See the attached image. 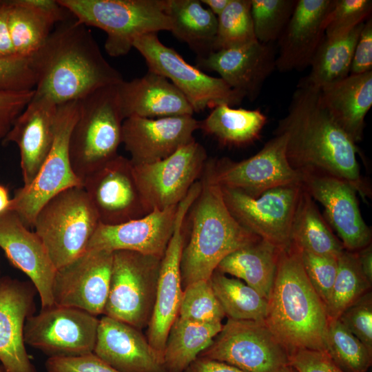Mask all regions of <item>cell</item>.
Returning a JSON list of instances; mask_svg holds the SVG:
<instances>
[{"mask_svg": "<svg viewBox=\"0 0 372 372\" xmlns=\"http://www.w3.org/2000/svg\"><path fill=\"white\" fill-rule=\"evenodd\" d=\"M275 134L286 136L287 158L295 170L338 178L364 199L371 195L360 173L356 144L323 104L320 89L300 81Z\"/></svg>", "mask_w": 372, "mask_h": 372, "instance_id": "obj_1", "label": "cell"}, {"mask_svg": "<svg viewBox=\"0 0 372 372\" xmlns=\"http://www.w3.org/2000/svg\"><path fill=\"white\" fill-rule=\"evenodd\" d=\"M29 60L36 78L34 93L57 105L79 101L123 81L104 58L92 32L74 17L58 23Z\"/></svg>", "mask_w": 372, "mask_h": 372, "instance_id": "obj_2", "label": "cell"}, {"mask_svg": "<svg viewBox=\"0 0 372 372\" xmlns=\"http://www.w3.org/2000/svg\"><path fill=\"white\" fill-rule=\"evenodd\" d=\"M265 322L288 353L298 349L326 352L328 316L309 282L300 251L280 252Z\"/></svg>", "mask_w": 372, "mask_h": 372, "instance_id": "obj_3", "label": "cell"}, {"mask_svg": "<svg viewBox=\"0 0 372 372\" xmlns=\"http://www.w3.org/2000/svg\"><path fill=\"white\" fill-rule=\"evenodd\" d=\"M201 190L189 210L191 232L183 249V289L199 280H209L220 261L233 251L258 240L231 215L220 187L203 175Z\"/></svg>", "mask_w": 372, "mask_h": 372, "instance_id": "obj_4", "label": "cell"}, {"mask_svg": "<svg viewBox=\"0 0 372 372\" xmlns=\"http://www.w3.org/2000/svg\"><path fill=\"white\" fill-rule=\"evenodd\" d=\"M81 23L103 30L111 56L127 54L138 37L169 31L166 0H58Z\"/></svg>", "mask_w": 372, "mask_h": 372, "instance_id": "obj_5", "label": "cell"}, {"mask_svg": "<svg viewBox=\"0 0 372 372\" xmlns=\"http://www.w3.org/2000/svg\"><path fill=\"white\" fill-rule=\"evenodd\" d=\"M123 121L116 85L96 90L79 101L69 154L72 170L82 183L118 155Z\"/></svg>", "mask_w": 372, "mask_h": 372, "instance_id": "obj_6", "label": "cell"}, {"mask_svg": "<svg viewBox=\"0 0 372 372\" xmlns=\"http://www.w3.org/2000/svg\"><path fill=\"white\" fill-rule=\"evenodd\" d=\"M99 224L84 188L77 186L49 199L39 210L33 228L57 270L87 251Z\"/></svg>", "mask_w": 372, "mask_h": 372, "instance_id": "obj_7", "label": "cell"}, {"mask_svg": "<svg viewBox=\"0 0 372 372\" xmlns=\"http://www.w3.org/2000/svg\"><path fill=\"white\" fill-rule=\"evenodd\" d=\"M161 258L136 251H113L109 294L103 315L142 330L150 321Z\"/></svg>", "mask_w": 372, "mask_h": 372, "instance_id": "obj_8", "label": "cell"}, {"mask_svg": "<svg viewBox=\"0 0 372 372\" xmlns=\"http://www.w3.org/2000/svg\"><path fill=\"white\" fill-rule=\"evenodd\" d=\"M79 115V101L57 105L54 137L50 151L34 180L16 190L9 210L25 225L33 227L41 207L52 197L72 187H83L74 173L69 154L72 127Z\"/></svg>", "mask_w": 372, "mask_h": 372, "instance_id": "obj_9", "label": "cell"}, {"mask_svg": "<svg viewBox=\"0 0 372 372\" xmlns=\"http://www.w3.org/2000/svg\"><path fill=\"white\" fill-rule=\"evenodd\" d=\"M286 145V136L275 134L260 151L247 159H207L203 175L221 188L238 190L252 197L275 187L300 185L302 174L290 165Z\"/></svg>", "mask_w": 372, "mask_h": 372, "instance_id": "obj_10", "label": "cell"}, {"mask_svg": "<svg viewBox=\"0 0 372 372\" xmlns=\"http://www.w3.org/2000/svg\"><path fill=\"white\" fill-rule=\"evenodd\" d=\"M133 48L144 57L149 71L165 77L183 94L194 112L223 103L233 107L245 99L222 79L188 63L175 50L162 43L157 33L138 37Z\"/></svg>", "mask_w": 372, "mask_h": 372, "instance_id": "obj_11", "label": "cell"}, {"mask_svg": "<svg viewBox=\"0 0 372 372\" xmlns=\"http://www.w3.org/2000/svg\"><path fill=\"white\" fill-rule=\"evenodd\" d=\"M198 357L225 362L246 372H282L289 353L265 320L228 319Z\"/></svg>", "mask_w": 372, "mask_h": 372, "instance_id": "obj_12", "label": "cell"}, {"mask_svg": "<svg viewBox=\"0 0 372 372\" xmlns=\"http://www.w3.org/2000/svg\"><path fill=\"white\" fill-rule=\"evenodd\" d=\"M220 189L227 207L242 227L280 251L290 247L291 228L302 184L275 187L257 197Z\"/></svg>", "mask_w": 372, "mask_h": 372, "instance_id": "obj_13", "label": "cell"}, {"mask_svg": "<svg viewBox=\"0 0 372 372\" xmlns=\"http://www.w3.org/2000/svg\"><path fill=\"white\" fill-rule=\"evenodd\" d=\"M99 322L97 316L83 310L54 304L27 318L24 342L48 358L92 353Z\"/></svg>", "mask_w": 372, "mask_h": 372, "instance_id": "obj_14", "label": "cell"}, {"mask_svg": "<svg viewBox=\"0 0 372 372\" xmlns=\"http://www.w3.org/2000/svg\"><path fill=\"white\" fill-rule=\"evenodd\" d=\"M200 189V183H195L178 204L174 231L161 261L154 309L146 338L162 360L167 335L178 316L183 293L180 260L185 242L184 225Z\"/></svg>", "mask_w": 372, "mask_h": 372, "instance_id": "obj_15", "label": "cell"}, {"mask_svg": "<svg viewBox=\"0 0 372 372\" xmlns=\"http://www.w3.org/2000/svg\"><path fill=\"white\" fill-rule=\"evenodd\" d=\"M207 159L204 147L194 140L163 160L148 164L132 163L148 209L162 210L177 205L201 177Z\"/></svg>", "mask_w": 372, "mask_h": 372, "instance_id": "obj_16", "label": "cell"}, {"mask_svg": "<svg viewBox=\"0 0 372 372\" xmlns=\"http://www.w3.org/2000/svg\"><path fill=\"white\" fill-rule=\"evenodd\" d=\"M99 219L116 225L151 212L139 191L130 159L118 154L83 180Z\"/></svg>", "mask_w": 372, "mask_h": 372, "instance_id": "obj_17", "label": "cell"}, {"mask_svg": "<svg viewBox=\"0 0 372 372\" xmlns=\"http://www.w3.org/2000/svg\"><path fill=\"white\" fill-rule=\"evenodd\" d=\"M113 252L87 249L56 270L52 285L54 304L103 313L109 294Z\"/></svg>", "mask_w": 372, "mask_h": 372, "instance_id": "obj_18", "label": "cell"}, {"mask_svg": "<svg viewBox=\"0 0 372 372\" xmlns=\"http://www.w3.org/2000/svg\"><path fill=\"white\" fill-rule=\"evenodd\" d=\"M302 187L323 207L324 218L344 249L356 252L371 244V230L360 210L357 190L349 183L327 175L302 174Z\"/></svg>", "mask_w": 372, "mask_h": 372, "instance_id": "obj_19", "label": "cell"}, {"mask_svg": "<svg viewBox=\"0 0 372 372\" xmlns=\"http://www.w3.org/2000/svg\"><path fill=\"white\" fill-rule=\"evenodd\" d=\"M200 121L193 116L154 118L128 117L122 125V143L134 165L163 160L195 140Z\"/></svg>", "mask_w": 372, "mask_h": 372, "instance_id": "obj_20", "label": "cell"}, {"mask_svg": "<svg viewBox=\"0 0 372 372\" xmlns=\"http://www.w3.org/2000/svg\"><path fill=\"white\" fill-rule=\"evenodd\" d=\"M37 291L30 281L0 279V364L3 372H37L24 342L27 318L34 313Z\"/></svg>", "mask_w": 372, "mask_h": 372, "instance_id": "obj_21", "label": "cell"}, {"mask_svg": "<svg viewBox=\"0 0 372 372\" xmlns=\"http://www.w3.org/2000/svg\"><path fill=\"white\" fill-rule=\"evenodd\" d=\"M0 248L11 264L30 278L39 295L41 309L54 305L56 269L41 238L10 210L0 215Z\"/></svg>", "mask_w": 372, "mask_h": 372, "instance_id": "obj_22", "label": "cell"}, {"mask_svg": "<svg viewBox=\"0 0 372 372\" xmlns=\"http://www.w3.org/2000/svg\"><path fill=\"white\" fill-rule=\"evenodd\" d=\"M196 67L217 72L231 89L254 101L276 68V53L272 43L256 41L197 58Z\"/></svg>", "mask_w": 372, "mask_h": 372, "instance_id": "obj_23", "label": "cell"}, {"mask_svg": "<svg viewBox=\"0 0 372 372\" xmlns=\"http://www.w3.org/2000/svg\"><path fill=\"white\" fill-rule=\"evenodd\" d=\"M177 206L154 209L116 225L100 223L87 250H127L162 258L174 231Z\"/></svg>", "mask_w": 372, "mask_h": 372, "instance_id": "obj_24", "label": "cell"}, {"mask_svg": "<svg viewBox=\"0 0 372 372\" xmlns=\"http://www.w3.org/2000/svg\"><path fill=\"white\" fill-rule=\"evenodd\" d=\"M57 105L50 97L34 93L2 141L14 143L19 149L24 187L34 180L50 151Z\"/></svg>", "mask_w": 372, "mask_h": 372, "instance_id": "obj_25", "label": "cell"}, {"mask_svg": "<svg viewBox=\"0 0 372 372\" xmlns=\"http://www.w3.org/2000/svg\"><path fill=\"white\" fill-rule=\"evenodd\" d=\"M334 0H298L278 39L276 68L280 72L303 70L324 38V21Z\"/></svg>", "mask_w": 372, "mask_h": 372, "instance_id": "obj_26", "label": "cell"}, {"mask_svg": "<svg viewBox=\"0 0 372 372\" xmlns=\"http://www.w3.org/2000/svg\"><path fill=\"white\" fill-rule=\"evenodd\" d=\"M93 353L120 372H165L141 330L106 316L99 319Z\"/></svg>", "mask_w": 372, "mask_h": 372, "instance_id": "obj_27", "label": "cell"}, {"mask_svg": "<svg viewBox=\"0 0 372 372\" xmlns=\"http://www.w3.org/2000/svg\"><path fill=\"white\" fill-rule=\"evenodd\" d=\"M124 119L193 116L183 94L165 77L149 71L143 76L116 85Z\"/></svg>", "mask_w": 372, "mask_h": 372, "instance_id": "obj_28", "label": "cell"}, {"mask_svg": "<svg viewBox=\"0 0 372 372\" xmlns=\"http://www.w3.org/2000/svg\"><path fill=\"white\" fill-rule=\"evenodd\" d=\"M8 22L16 55L29 58L54 27L73 16L58 0H8Z\"/></svg>", "mask_w": 372, "mask_h": 372, "instance_id": "obj_29", "label": "cell"}, {"mask_svg": "<svg viewBox=\"0 0 372 372\" xmlns=\"http://www.w3.org/2000/svg\"><path fill=\"white\" fill-rule=\"evenodd\" d=\"M330 114L356 144L362 141L365 116L372 105V71L349 74L321 89Z\"/></svg>", "mask_w": 372, "mask_h": 372, "instance_id": "obj_30", "label": "cell"}, {"mask_svg": "<svg viewBox=\"0 0 372 372\" xmlns=\"http://www.w3.org/2000/svg\"><path fill=\"white\" fill-rule=\"evenodd\" d=\"M280 252L276 247L260 238L227 256L216 270L241 280L268 300Z\"/></svg>", "mask_w": 372, "mask_h": 372, "instance_id": "obj_31", "label": "cell"}, {"mask_svg": "<svg viewBox=\"0 0 372 372\" xmlns=\"http://www.w3.org/2000/svg\"><path fill=\"white\" fill-rule=\"evenodd\" d=\"M170 32L204 58L214 52L218 19L200 0H166Z\"/></svg>", "mask_w": 372, "mask_h": 372, "instance_id": "obj_32", "label": "cell"}, {"mask_svg": "<svg viewBox=\"0 0 372 372\" xmlns=\"http://www.w3.org/2000/svg\"><path fill=\"white\" fill-rule=\"evenodd\" d=\"M290 245L300 251L337 258L344 250L315 200L303 188L291 225Z\"/></svg>", "mask_w": 372, "mask_h": 372, "instance_id": "obj_33", "label": "cell"}, {"mask_svg": "<svg viewBox=\"0 0 372 372\" xmlns=\"http://www.w3.org/2000/svg\"><path fill=\"white\" fill-rule=\"evenodd\" d=\"M223 325L222 322L199 323L177 317L163 351L165 372H183L211 344Z\"/></svg>", "mask_w": 372, "mask_h": 372, "instance_id": "obj_34", "label": "cell"}, {"mask_svg": "<svg viewBox=\"0 0 372 372\" xmlns=\"http://www.w3.org/2000/svg\"><path fill=\"white\" fill-rule=\"evenodd\" d=\"M266 123L267 117L260 109L234 108L223 103L200 121L199 130L223 145L243 146L259 138Z\"/></svg>", "mask_w": 372, "mask_h": 372, "instance_id": "obj_35", "label": "cell"}, {"mask_svg": "<svg viewBox=\"0 0 372 372\" xmlns=\"http://www.w3.org/2000/svg\"><path fill=\"white\" fill-rule=\"evenodd\" d=\"M364 23L340 37H324L312 59L309 75L301 81L321 90L347 78Z\"/></svg>", "mask_w": 372, "mask_h": 372, "instance_id": "obj_36", "label": "cell"}, {"mask_svg": "<svg viewBox=\"0 0 372 372\" xmlns=\"http://www.w3.org/2000/svg\"><path fill=\"white\" fill-rule=\"evenodd\" d=\"M209 282L214 293L228 319L265 320L267 300L245 282L229 278L216 269Z\"/></svg>", "mask_w": 372, "mask_h": 372, "instance_id": "obj_37", "label": "cell"}, {"mask_svg": "<svg viewBox=\"0 0 372 372\" xmlns=\"http://www.w3.org/2000/svg\"><path fill=\"white\" fill-rule=\"evenodd\" d=\"M371 284L363 274L357 252L346 249L338 258V271L326 311L328 319H338L362 296L371 291Z\"/></svg>", "mask_w": 372, "mask_h": 372, "instance_id": "obj_38", "label": "cell"}, {"mask_svg": "<svg viewBox=\"0 0 372 372\" xmlns=\"http://www.w3.org/2000/svg\"><path fill=\"white\" fill-rule=\"evenodd\" d=\"M326 352L345 372H367L372 364V352L338 319L328 321Z\"/></svg>", "mask_w": 372, "mask_h": 372, "instance_id": "obj_39", "label": "cell"}, {"mask_svg": "<svg viewBox=\"0 0 372 372\" xmlns=\"http://www.w3.org/2000/svg\"><path fill=\"white\" fill-rule=\"evenodd\" d=\"M217 19L214 52L257 41L251 14V0H231Z\"/></svg>", "mask_w": 372, "mask_h": 372, "instance_id": "obj_40", "label": "cell"}, {"mask_svg": "<svg viewBox=\"0 0 372 372\" xmlns=\"http://www.w3.org/2000/svg\"><path fill=\"white\" fill-rule=\"evenodd\" d=\"M297 0H251V14L256 38L262 43L278 40L293 11Z\"/></svg>", "mask_w": 372, "mask_h": 372, "instance_id": "obj_41", "label": "cell"}, {"mask_svg": "<svg viewBox=\"0 0 372 372\" xmlns=\"http://www.w3.org/2000/svg\"><path fill=\"white\" fill-rule=\"evenodd\" d=\"M225 314L209 280L194 282L183 289L178 317L199 323L222 322Z\"/></svg>", "mask_w": 372, "mask_h": 372, "instance_id": "obj_42", "label": "cell"}, {"mask_svg": "<svg viewBox=\"0 0 372 372\" xmlns=\"http://www.w3.org/2000/svg\"><path fill=\"white\" fill-rule=\"evenodd\" d=\"M371 0H334L324 21V37L344 35L371 16Z\"/></svg>", "mask_w": 372, "mask_h": 372, "instance_id": "obj_43", "label": "cell"}, {"mask_svg": "<svg viewBox=\"0 0 372 372\" xmlns=\"http://www.w3.org/2000/svg\"><path fill=\"white\" fill-rule=\"evenodd\" d=\"M300 254L306 275L326 307L337 274L338 258L307 251Z\"/></svg>", "mask_w": 372, "mask_h": 372, "instance_id": "obj_44", "label": "cell"}, {"mask_svg": "<svg viewBox=\"0 0 372 372\" xmlns=\"http://www.w3.org/2000/svg\"><path fill=\"white\" fill-rule=\"evenodd\" d=\"M372 352V293L368 291L348 307L338 318Z\"/></svg>", "mask_w": 372, "mask_h": 372, "instance_id": "obj_45", "label": "cell"}, {"mask_svg": "<svg viewBox=\"0 0 372 372\" xmlns=\"http://www.w3.org/2000/svg\"><path fill=\"white\" fill-rule=\"evenodd\" d=\"M35 86L29 58H0V92H27L34 90Z\"/></svg>", "mask_w": 372, "mask_h": 372, "instance_id": "obj_46", "label": "cell"}, {"mask_svg": "<svg viewBox=\"0 0 372 372\" xmlns=\"http://www.w3.org/2000/svg\"><path fill=\"white\" fill-rule=\"evenodd\" d=\"M47 372H120L93 352L70 357H50L45 363Z\"/></svg>", "mask_w": 372, "mask_h": 372, "instance_id": "obj_47", "label": "cell"}, {"mask_svg": "<svg viewBox=\"0 0 372 372\" xmlns=\"http://www.w3.org/2000/svg\"><path fill=\"white\" fill-rule=\"evenodd\" d=\"M289 365L297 372H345L325 351L298 349L289 353Z\"/></svg>", "mask_w": 372, "mask_h": 372, "instance_id": "obj_48", "label": "cell"}, {"mask_svg": "<svg viewBox=\"0 0 372 372\" xmlns=\"http://www.w3.org/2000/svg\"><path fill=\"white\" fill-rule=\"evenodd\" d=\"M34 94V90L21 92H0V143L3 141Z\"/></svg>", "mask_w": 372, "mask_h": 372, "instance_id": "obj_49", "label": "cell"}, {"mask_svg": "<svg viewBox=\"0 0 372 372\" xmlns=\"http://www.w3.org/2000/svg\"><path fill=\"white\" fill-rule=\"evenodd\" d=\"M372 71V19L364 23L354 50L350 74Z\"/></svg>", "mask_w": 372, "mask_h": 372, "instance_id": "obj_50", "label": "cell"}, {"mask_svg": "<svg viewBox=\"0 0 372 372\" xmlns=\"http://www.w3.org/2000/svg\"><path fill=\"white\" fill-rule=\"evenodd\" d=\"M8 0H0V58L15 56L8 22Z\"/></svg>", "mask_w": 372, "mask_h": 372, "instance_id": "obj_51", "label": "cell"}, {"mask_svg": "<svg viewBox=\"0 0 372 372\" xmlns=\"http://www.w3.org/2000/svg\"><path fill=\"white\" fill-rule=\"evenodd\" d=\"M183 372H246L223 362L198 357Z\"/></svg>", "mask_w": 372, "mask_h": 372, "instance_id": "obj_52", "label": "cell"}, {"mask_svg": "<svg viewBox=\"0 0 372 372\" xmlns=\"http://www.w3.org/2000/svg\"><path fill=\"white\" fill-rule=\"evenodd\" d=\"M361 270L366 279L372 283V247L371 244L356 251Z\"/></svg>", "mask_w": 372, "mask_h": 372, "instance_id": "obj_53", "label": "cell"}, {"mask_svg": "<svg viewBox=\"0 0 372 372\" xmlns=\"http://www.w3.org/2000/svg\"><path fill=\"white\" fill-rule=\"evenodd\" d=\"M217 17L224 11L231 0H200Z\"/></svg>", "mask_w": 372, "mask_h": 372, "instance_id": "obj_54", "label": "cell"}, {"mask_svg": "<svg viewBox=\"0 0 372 372\" xmlns=\"http://www.w3.org/2000/svg\"><path fill=\"white\" fill-rule=\"evenodd\" d=\"M10 202L8 189L0 184V215L9 210Z\"/></svg>", "mask_w": 372, "mask_h": 372, "instance_id": "obj_55", "label": "cell"}, {"mask_svg": "<svg viewBox=\"0 0 372 372\" xmlns=\"http://www.w3.org/2000/svg\"><path fill=\"white\" fill-rule=\"evenodd\" d=\"M282 372H297V371L289 365H287L282 369Z\"/></svg>", "mask_w": 372, "mask_h": 372, "instance_id": "obj_56", "label": "cell"}, {"mask_svg": "<svg viewBox=\"0 0 372 372\" xmlns=\"http://www.w3.org/2000/svg\"><path fill=\"white\" fill-rule=\"evenodd\" d=\"M0 372H3L1 364H0Z\"/></svg>", "mask_w": 372, "mask_h": 372, "instance_id": "obj_57", "label": "cell"}, {"mask_svg": "<svg viewBox=\"0 0 372 372\" xmlns=\"http://www.w3.org/2000/svg\"><path fill=\"white\" fill-rule=\"evenodd\" d=\"M0 279H1V277H0Z\"/></svg>", "mask_w": 372, "mask_h": 372, "instance_id": "obj_58", "label": "cell"}]
</instances>
